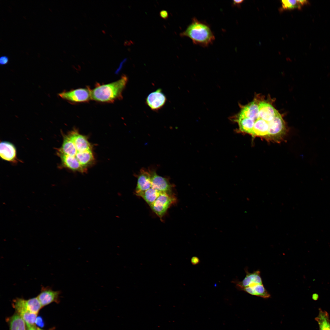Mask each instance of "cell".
Instances as JSON below:
<instances>
[{
  "mask_svg": "<svg viewBox=\"0 0 330 330\" xmlns=\"http://www.w3.org/2000/svg\"><path fill=\"white\" fill-rule=\"evenodd\" d=\"M58 153L63 166L74 171L85 172L94 162L90 143L76 129L64 137Z\"/></svg>",
  "mask_w": 330,
  "mask_h": 330,
  "instance_id": "obj_1",
  "label": "cell"
},
{
  "mask_svg": "<svg viewBox=\"0 0 330 330\" xmlns=\"http://www.w3.org/2000/svg\"><path fill=\"white\" fill-rule=\"evenodd\" d=\"M128 80L127 76L123 75L114 82L105 84H97L91 90V99L101 103H111L122 99L123 93Z\"/></svg>",
  "mask_w": 330,
  "mask_h": 330,
  "instance_id": "obj_2",
  "label": "cell"
},
{
  "mask_svg": "<svg viewBox=\"0 0 330 330\" xmlns=\"http://www.w3.org/2000/svg\"><path fill=\"white\" fill-rule=\"evenodd\" d=\"M181 37L190 38L193 44L204 47L212 44L215 36L210 26L194 17L185 30L180 34Z\"/></svg>",
  "mask_w": 330,
  "mask_h": 330,
  "instance_id": "obj_3",
  "label": "cell"
},
{
  "mask_svg": "<svg viewBox=\"0 0 330 330\" xmlns=\"http://www.w3.org/2000/svg\"><path fill=\"white\" fill-rule=\"evenodd\" d=\"M176 201V197L172 193H161L150 207L160 218H162L168 209Z\"/></svg>",
  "mask_w": 330,
  "mask_h": 330,
  "instance_id": "obj_4",
  "label": "cell"
},
{
  "mask_svg": "<svg viewBox=\"0 0 330 330\" xmlns=\"http://www.w3.org/2000/svg\"><path fill=\"white\" fill-rule=\"evenodd\" d=\"M91 89L89 88H80L64 91L59 94L62 98L72 103L86 102L91 99Z\"/></svg>",
  "mask_w": 330,
  "mask_h": 330,
  "instance_id": "obj_5",
  "label": "cell"
},
{
  "mask_svg": "<svg viewBox=\"0 0 330 330\" xmlns=\"http://www.w3.org/2000/svg\"><path fill=\"white\" fill-rule=\"evenodd\" d=\"M12 305L15 309H22L36 314L42 307L37 297L28 299L16 298L13 300Z\"/></svg>",
  "mask_w": 330,
  "mask_h": 330,
  "instance_id": "obj_6",
  "label": "cell"
},
{
  "mask_svg": "<svg viewBox=\"0 0 330 330\" xmlns=\"http://www.w3.org/2000/svg\"><path fill=\"white\" fill-rule=\"evenodd\" d=\"M166 101V96L161 89L150 93L146 99V105L152 110L155 111L163 107Z\"/></svg>",
  "mask_w": 330,
  "mask_h": 330,
  "instance_id": "obj_7",
  "label": "cell"
},
{
  "mask_svg": "<svg viewBox=\"0 0 330 330\" xmlns=\"http://www.w3.org/2000/svg\"><path fill=\"white\" fill-rule=\"evenodd\" d=\"M245 271L246 275L242 281L234 280L233 281L236 284L237 288L239 290L242 288L258 284H263L259 270H256L251 273L248 272L247 268H245Z\"/></svg>",
  "mask_w": 330,
  "mask_h": 330,
  "instance_id": "obj_8",
  "label": "cell"
},
{
  "mask_svg": "<svg viewBox=\"0 0 330 330\" xmlns=\"http://www.w3.org/2000/svg\"><path fill=\"white\" fill-rule=\"evenodd\" d=\"M61 293L60 291H54L49 286H42L37 297L43 307L53 302L58 303Z\"/></svg>",
  "mask_w": 330,
  "mask_h": 330,
  "instance_id": "obj_9",
  "label": "cell"
},
{
  "mask_svg": "<svg viewBox=\"0 0 330 330\" xmlns=\"http://www.w3.org/2000/svg\"><path fill=\"white\" fill-rule=\"evenodd\" d=\"M150 171L152 188L161 193H172L173 186L167 178L159 175L154 171Z\"/></svg>",
  "mask_w": 330,
  "mask_h": 330,
  "instance_id": "obj_10",
  "label": "cell"
},
{
  "mask_svg": "<svg viewBox=\"0 0 330 330\" xmlns=\"http://www.w3.org/2000/svg\"><path fill=\"white\" fill-rule=\"evenodd\" d=\"M151 176L150 171L142 169L140 171L137 180L135 189V194L145 191L151 187Z\"/></svg>",
  "mask_w": 330,
  "mask_h": 330,
  "instance_id": "obj_11",
  "label": "cell"
},
{
  "mask_svg": "<svg viewBox=\"0 0 330 330\" xmlns=\"http://www.w3.org/2000/svg\"><path fill=\"white\" fill-rule=\"evenodd\" d=\"M1 158L9 162L14 161L16 157V151L14 145L10 142H1L0 144Z\"/></svg>",
  "mask_w": 330,
  "mask_h": 330,
  "instance_id": "obj_12",
  "label": "cell"
},
{
  "mask_svg": "<svg viewBox=\"0 0 330 330\" xmlns=\"http://www.w3.org/2000/svg\"><path fill=\"white\" fill-rule=\"evenodd\" d=\"M239 290L244 291L251 295L264 299H267L270 297V294L266 289L263 284H258L250 287L242 288Z\"/></svg>",
  "mask_w": 330,
  "mask_h": 330,
  "instance_id": "obj_13",
  "label": "cell"
},
{
  "mask_svg": "<svg viewBox=\"0 0 330 330\" xmlns=\"http://www.w3.org/2000/svg\"><path fill=\"white\" fill-rule=\"evenodd\" d=\"M315 320L318 324L319 330H330V320L329 314L326 311L320 308Z\"/></svg>",
  "mask_w": 330,
  "mask_h": 330,
  "instance_id": "obj_14",
  "label": "cell"
},
{
  "mask_svg": "<svg viewBox=\"0 0 330 330\" xmlns=\"http://www.w3.org/2000/svg\"><path fill=\"white\" fill-rule=\"evenodd\" d=\"M9 330H26V323L17 313H15L9 319Z\"/></svg>",
  "mask_w": 330,
  "mask_h": 330,
  "instance_id": "obj_15",
  "label": "cell"
},
{
  "mask_svg": "<svg viewBox=\"0 0 330 330\" xmlns=\"http://www.w3.org/2000/svg\"><path fill=\"white\" fill-rule=\"evenodd\" d=\"M161 193L151 187L136 195L141 197L150 206L155 201Z\"/></svg>",
  "mask_w": 330,
  "mask_h": 330,
  "instance_id": "obj_16",
  "label": "cell"
},
{
  "mask_svg": "<svg viewBox=\"0 0 330 330\" xmlns=\"http://www.w3.org/2000/svg\"><path fill=\"white\" fill-rule=\"evenodd\" d=\"M282 7L283 9H292L295 8L301 9L302 6L304 5V2L303 0H282Z\"/></svg>",
  "mask_w": 330,
  "mask_h": 330,
  "instance_id": "obj_17",
  "label": "cell"
},
{
  "mask_svg": "<svg viewBox=\"0 0 330 330\" xmlns=\"http://www.w3.org/2000/svg\"><path fill=\"white\" fill-rule=\"evenodd\" d=\"M9 62V58L6 56H2L0 58V64L1 65L7 64Z\"/></svg>",
  "mask_w": 330,
  "mask_h": 330,
  "instance_id": "obj_18",
  "label": "cell"
},
{
  "mask_svg": "<svg viewBox=\"0 0 330 330\" xmlns=\"http://www.w3.org/2000/svg\"><path fill=\"white\" fill-rule=\"evenodd\" d=\"M160 15L162 18L166 19L168 18V13L166 10H163L160 12Z\"/></svg>",
  "mask_w": 330,
  "mask_h": 330,
  "instance_id": "obj_19",
  "label": "cell"
},
{
  "mask_svg": "<svg viewBox=\"0 0 330 330\" xmlns=\"http://www.w3.org/2000/svg\"><path fill=\"white\" fill-rule=\"evenodd\" d=\"M35 323L40 327H42L44 325V323L42 318L40 317H36Z\"/></svg>",
  "mask_w": 330,
  "mask_h": 330,
  "instance_id": "obj_20",
  "label": "cell"
},
{
  "mask_svg": "<svg viewBox=\"0 0 330 330\" xmlns=\"http://www.w3.org/2000/svg\"><path fill=\"white\" fill-rule=\"evenodd\" d=\"M191 262L193 265H196L200 263V261L198 257L193 256L191 258Z\"/></svg>",
  "mask_w": 330,
  "mask_h": 330,
  "instance_id": "obj_21",
  "label": "cell"
},
{
  "mask_svg": "<svg viewBox=\"0 0 330 330\" xmlns=\"http://www.w3.org/2000/svg\"><path fill=\"white\" fill-rule=\"evenodd\" d=\"M26 330H38L37 328L34 325L26 324Z\"/></svg>",
  "mask_w": 330,
  "mask_h": 330,
  "instance_id": "obj_22",
  "label": "cell"
},
{
  "mask_svg": "<svg viewBox=\"0 0 330 330\" xmlns=\"http://www.w3.org/2000/svg\"><path fill=\"white\" fill-rule=\"evenodd\" d=\"M244 1L243 0H234L233 1V5H238L242 3Z\"/></svg>",
  "mask_w": 330,
  "mask_h": 330,
  "instance_id": "obj_23",
  "label": "cell"
},
{
  "mask_svg": "<svg viewBox=\"0 0 330 330\" xmlns=\"http://www.w3.org/2000/svg\"><path fill=\"white\" fill-rule=\"evenodd\" d=\"M37 329H38V330H42V329H40V328H37Z\"/></svg>",
  "mask_w": 330,
  "mask_h": 330,
  "instance_id": "obj_24",
  "label": "cell"
}]
</instances>
